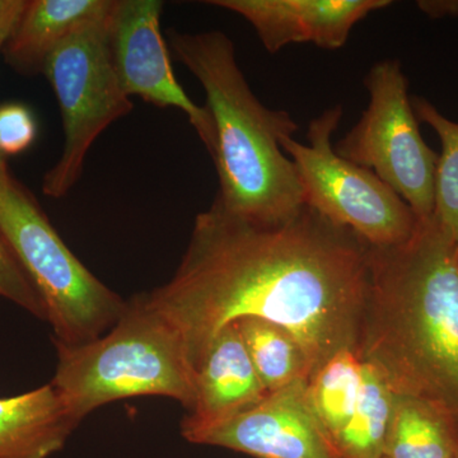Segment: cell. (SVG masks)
Segmentation results:
<instances>
[{"mask_svg":"<svg viewBox=\"0 0 458 458\" xmlns=\"http://www.w3.org/2000/svg\"><path fill=\"white\" fill-rule=\"evenodd\" d=\"M369 249L307 205L288 222L265 225L214 200L198 214L170 282L144 295L179 331L194 372L223 327L258 318L300 342L312 378L337 352L360 348Z\"/></svg>","mask_w":458,"mask_h":458,"instance_id":"6da1fadb","label":"cell"},{"mask_svg":"<svg viewBox=\"0 0 458 458\" xmlns=\"http://www.w3.org/2000/svg\"><path fill=\"white\" fill-rule=\"evenodd\" d=\"M369 254L360 360L394 394L433 401L458 418V246L432 216L405 242L369 246Z\"/></svg>","mask_w":458,"mask_h":458,"instance_id":"7a4b0ae2","label":"cell"},{"mask_svg":"<svg viewBox=\"0 0 458 458\" xmlns=\"http://www.w3.org/2000/svg\"><path fill=\"white\" fill-rule=\"evenodd\" d=\"M174 56L197 77L216 129L212 157L219 176L216 201L225 212L258 225L288 222L304 207L293 162L280 140L300 129L291 114L265 107L221 31L168 30Z\"/></svg>","mask_w":458,"mask_h":458,"instance_id":"3957f363","label":"cell"},{"mask_svg":"<svg viewBox=\"0 0 458 458\" xmlns=\"http://www.w3.org/2000/svg\"><path fill=\"white\" fill-rule=\"evenodd\" d=\"M57 352L51 385L69 414L78 421L113 401L135 396H165L192 408L195 372L185 343L144 293L129 301L114 327L105 335L66 345Z\"/></svg>","mask_w":458,"mask_h":458,"instance_id":"277c9868","label":"cell"},{"mask_svg":"<svg viewBox=\"0 0 458 458\" xmlns=\"http://www.w3.org/2000/svg\"><path fill=\"white\" fill-rule=\"evenodd\" d=\"M0 233L38 289L56 342H93L125 312L128 302L75 258L38 201L12 176L0 181Z\"/></svg>","mask_w":458,"mask_h":458,"instance_id":"5b68a950","label":"cell"},{"mask_svg":"<svg viewBox=\"0 0 458 458\" xmlns=\"http://www.w3.org/2000/svg\"><path fill=\"white\" fill-rule=\"evenodd\" d=\"M342 117V106L315 117L307 131L309 146L293 137L280 140L297 171L304 205L333 225L349 229L367 245H400L412 236L419 218L372 171L337 155L333 135Z\"/></svg>","mask_w":458,"mask_h":458,"instance_id":"8992f818","label":"cell"},{"mask_svg":"<svg viewBox=\"0 0 458 458\" xmlns=\"http://www.w3.org/2000/svg\"><path fill=\"white\" fill-rule=\"evenodd\" d=\"M107 20L108 16L78 29L45 64L44 74L59 102L65 135L62 156L42 182V191L50 198L65 197L73 189L98 135L134 107L114 72Z\"/></svg>","mask_w":458,"mask_h":458,"instance_id":"52a82bcc","label":"cell"},{"mask_svg":"<svg viewBox=\"0 0 458 458\" xmlns=\"http://www.w3.org/2000/svg\"><path fill=\"white\" fill-rule=\"evenodd\" d=\"M369 104L360 122L334 147L352 164L372 171L419 219L434 214L438 156L427 146L399 60L377 63L364 80Z\"/></svg>","mask_w":458,"mask_h":458,"instance_id":"ba28073f","label":"cell"},{"mask_svg":"<svg viewBox=\"0 0 458 458\" xmlns=\"http://www.w3.org/2000/svg\"><path fill=\"white\" fill-rule=\"evenodd\" d=\"M162 12L164 2L159 0H114L107 33L117 80L128 98L138 96L157 107L182 111L213 157L212 114L207 106L195 104L174 77L161 32Z\"/></svg>","mask_w":458,"mask_h":458,"instance_id":"9c48e42d","label":"cell"},{"mask_svg":"<svg viewBox=\"0 0 458 458\" xmlns=\"http://www.w3.org/2000/svg\"><path fill=\"white\" fill-rule=\"evenodd\" d=\"M188 441L254 458H340L312 408L306 379L267 394L251 408Z\"/></svg>","mask_w":458,"mask_h":458,"instance_id":"30bf717a","label":"cell"},{"mask_svg":"<svg viewBox=\"0 0 458 458\" xmlns=\"http://www.w3.org/2000/svg\"><path fill=\"white\" fill-rule=\"evenodd\" d=\"M207 4L240 14L250 23L265 49L278 53L291 44L311 42L337 50L352 27L390 0H210Z\"/></svg>","mask_w":458,"mask_h":458,"instance_id":"8fae6325","label":"cell"},{"mask_svg":"<svg viewBox=\"0 0 458 458\" xmlns=\"http://www.w3.org/2000/svg\"><path fill=\"white\" fill-rule=\"evenodd\" d=\"M267 394L236 325L229 324L214 336L199 363L194 403L181 423V434L188 441L251 408Z\"/></svg>","mask_w":458,"mask_h":458,"instance_id":"7c38bea8","label":"cell"},{"mask_svg":"<svg viewBox=\"0 0 458 458\" xmlns=\"http://www.w3.org/2000/svg\"><path fill=\"white\" fill-rule=\"evenodd\" d=\"M113 4L114 0L27 2L3 47L5 62L21 74H44L51 53L81 27L106 18Z\"/></svg>","mask_w":458,"mask_h":458,"instance_id":"4fadbf2b","label":"cell"},{"mask_svg":"<svg viewBox=\"0 0 458 458\" xmlns=\"http://www.w3.org/2000/svg\"><path fill=\"white\" fill-rule=\"evenodd\" d=\"M78 426L51 384L0 399V458H49Z\"/></svg>","mask_w":458,"mask_h":458,"instance_id":"5bb4252c","label":"cell"},{"mask_svg":"<svg viewBox=\"0 0 458 458\" xmlns=\"http://www.w3.org/2000/svg\"><path fill=\"white\" fill-rule=\"evenodd\" d=\"M458 418L439 403L394 394L386 441L387 458H456Z\"/></svg>","mask_w":458,"mask_h":458,"instance_id":"9a60e30c","label":"cell"},{"mask_svg":"<svg viewBox=\"0 0 458 458\" xmlns=\"http://www.w3.org/2000/svg\"><path fill=\"white\" fill-rule=\"evenodd\" d=\"M267 394L311 378V366L302 345L286 328L267 319L242 318L234 321Z\"/></svg>","mask_w":458,"mask_h":458,"instance_id":"2e32d148","label":"cell"},{"mask_svg":"<svg viewBox=\"0 0 458 458\" xmlns=\"http://www.w3.org/2000/svg\"><path fill=\"white\" fill-rule=\"evenodd\" d=\"M394 394L375 367L361 361L360 399L337 437L340 458H384Z\"/></svg>","mask_w":458,"mask_h":458,"instance_id":"e0dca14e","label":"cell"},{"mask_svg":"<svg viewBox=\"0 0 458 458\" xmlns=\"http://www.w3.org/2000/svg\"><path fill=\"white\" fill-rule=\"evenodd\" d=\"M360 385L361 360L354 349L337 352L309 381L312 408L334 443L351 420Z\"/></svg>","mask_w":458,"mask_h":458,"instance_id":"ac0fdd59","label":"cell"},{"mask_svg":"<svg viewBox=\"0 0 458 458\" xmlns=\"http://www.w3.org/2000/svg\"><path fill=\"white\" fill-rule=\"evenodd\" d=\"M418 120L428 123L441 140L434 183V218L458 246V123L445 117L428 99L414 96Z\"/></svg>","mask_w":458,"mask_h":458,"instance_id":"d6986e66","label":"cell"},{"mask_svg":"<svg viewBox=\"0 0 458 458\" xmlns=\"http://www.w3.org/2000/svg\"><path fill=\"white\" fill-rule=\"evenodd\" d=\"M0 297L7 298L42 319L47 309L38 289L32 284L25 269L18 261L7 240L0 233Z\"/></svg>","mask_w":458,"mask_h":458,"instance_id":"ffe728a7","label":"cell"},{"mask_svg":"<svg viewBox=\"0 0 458 458\" xmlns=\"http://www.w3.org/2000/svg\"><path fill=\"white\" fill-rule=\"evenodd\" d=\"M35 116L25 105H0V150L4 155H18L31 147L36 140Z\"/></svg>","mask_w":458,"mask_h":458,"instance_id":"44dd1931","label":"cell"},{"mask_svg":"<svg viewBox=\"0 0 458 458\" xmlns=\"http://www.w3.org/2000/svg\"><path fill=\"white\" fill-rule=\"evenodd\" d=\"M418 7L432 18L458 17V0H421Z\"/></svg>","mask_w":458,"mask_h":458,"instance_id":"7402d4cb","label":"cell"},{"mask_svg":"<svg viewBox=\"0 0 458 458\" xmlns=\"http://www.w3.org/2000/svg\"><path fill=\"white\" fill-rule=\"evenodd\" d=\"M26 3L25 0H0V25L17 12L22 11Z\"/></svg>","mask_w":458,"mask_h":458,"instance_id":"603a6c76","label":"cell"},{"mask_svg":"<svg viewBox=\"0 0 458 458\" xmlns=\"http://www.w3.org/2000/svg\"><path fill=\"white\" fill-rule=\"evenodd\" d=\"M25 8H23L22 11L14 13L13 16L9 17L8 20H5L4 22L0 25V53H2L5 42H7L12 31H13L14 26L17 25L18 20H20L21 14H22V12L25 11Z\"/></svg>","mask_w":458,"mask_h":458,"instance_id":"cb8c5ba5","label":"cell"},{"mask_svg":"<svg viewBox=\"0 0 458 458\" xmlns=\"http://www.w3.org/2000/svg\"><path fill=\"white\" fill-rule=\"evenodd\" d=\"M4 153L0 150V181L8 179L11 177V174L8 171L7 161L4 158Z\"/></svg>","mask_w":458,"mask_h":458,"instance_id":"d4e9b609","label":"cell"},{"mask_svg":"<svg viewBox=\"0 0 458 458\" xmlns=\"http://www.w3.org/2000/svg\"><path fill=\"white\" fill-rule=\"evenodd\" d=\"M456 458H458V451H457V456H456Z\"/></svg>","mask_w":458,"mask_h":458,"instance_id":"484cf974","label":"cell"},{"mask_svg":"<svg viewBox=\"0 0 458 458\" xmlns=\"http://www.w3.org/2000/svg\"><path fill=\"white\" fill-rule=\"evenodd\" d=\"M384 458H387V457H384Z\"/></svg>","mask_w":458,"mask_h":458,"instance_id":"4316f807","label":"cell"}]
</instances>
